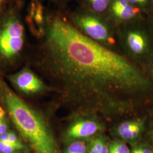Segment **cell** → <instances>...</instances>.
<instances>
[{
    "label": "cell",
    "mask_w": 153,
    "mask_h": 153,
    "mask_svg": "<svg viewBox=\"0 0 153 153\" xmlns=\"http://www.w3.org/2000/svg\"><path fill=\"white\" fill-rule=\"evenodd\" d=\"M2 119H0V121L1 120H2Z\"/></svg>",
    "instance_id": "cell-23"
},
{
    "label": "cell",
    "mask_w": 153,
    "mask_h": 153,
    "mask_svg": "<svg viewBox=\"0 0 153 153\" xmlns=\"http://www.w3.org/2000/svg\"><path fill=\"white\" fill-rule=\"evenodd\" d=\"M152 72L153 74V61H152Z\"/></svg>",
    "instance_id": "cell-22"
},
{
    "label": "cell",
    "mask_w": 153,
    "mask_h": 153,
    "mask_svg": "<svg viewBox=\"0 0 153 153\" xmlns=\"http://www.w3.org/2000/svg\"><path fill=\"white\" fill-rule=\"evenodd\" d=\"M38 39L45 65L67 81L84 111L128 114L134 97L149 87L132 61L83 35L66 11L47 8L44 31Z\"/></svg>",
    "instance_id": "cell-1"
},
{
    "label": "cell",
    "mask_w": 153,
    "mask_h": 153,
    "mask_svg": "<svg viewBox=\"0 0 153 153\" xmlns=\"http://www.w3.org/2000/svg\"><path fill=\"white\" fill-rule=\"evenodd\" d=\"M143 19L116 26L118 44L128 59L138 57L145 54L149 46L146 31L142 27Z\"/></svg>",
    "instance_id": "cell-5"
},
{
    "label": "cell",
    "mask_w": 153,
    "mask_h": 153,
    "mask_svg": "<svg viewBox=\"0 0 153 153\" xmlns=\"http://www.w3.org/2000/svg\"><path fill=\"white\" fill-rule=\"evenodd\" d=\"M144 129V122L141 120H128L122 123L116 129V133L121 139L133 141L141 136Z\"/></svg>",
    "instance_id": "cell-10"
},
{
    "label": "cell",
    "mask_w": 153,
    "mask_h": 153,
    "mask_svg": "<svg viewBox=\"0 0 153 153\" xmlns=\"http://www.w3.org/2000/svg\"><path fill=\"white\" fill-rule=\"evenodd\" d=\"M108 153H131L126 143L119 141H114L108 146Z\"/></svg>",
    "instance_id": "cell-14"
},
{
    "label": "cell",
    "mask_w": 153,
    "mask_h": 153,
    "mask_svg": "<svg viewBox=\"0 0 153 153\" xmlns=\"http://www.w3.org/2000/svg\"><path fill=\"white\" fill-rule=\"evenodd\" d=\"M128 1L142 12L148 11L153 4V0H128Z\"/></svg>",
    "instance_id": "cell-17"
},
{
    "label": "cell",
    "mask_w": 153,
    "mask_h": 153,
    "mask_svg": "<svg viewBox=\"0 0 153 153\" xmlns=\"http://www.w3.org/2000/svg\"><path fill=\"white\" fill-rule=\"evenodd\" d=\"M66 13L73 26L83 35L108 48L119 52L117 50L119 44L116 26L107 18L78 6L74 10L66 11Z\"/></svg>",
    "instance_id": "cell-4"
},
{
    "label": "cell",
    "mask_w": 153,
    "mask_h": 153,
    "mask_svg": "<svg viewBox=\"0 0 153 153\" xmlns=\"http://www.w3.org/2000/svg\"><path fill=\"white\" fill-rule=\"evenodd\" d=\"M12 0H0V13L4 10Z\"/></svg>",
    "instance_id": "cell-20"
},
{
    "label": "cell",
    "mask_w": 153,
    "mask_h": 153,
    "mask_svg": "<svg viewBox=\"0 0 153 153\" xmlns=\"http://www.w3.org/2000/svg\"><path fill=\"white\" fill-rule=\"evenodd\" d=\"M4 98L11 119L37 153H59L57 146L44 121L9 89Z\"/></svg>",
    "instance_id": "cell-2"
},
{
    "label": "cell",
    "mask_w": 153,
    "mask_h": 153,
    "mask_svg": "<svg viewBox=\"0 0 153 153\" xmlns=\"http://www.w3.org/2000/svg\"><path fill=\"white\" fill-rule=\"evenodd\" d=\"M88 148L83 141L77 140L71 143L66 148L65 153H88Z\"/></svg>",
    "instance_id": "cell-12"
},
{
    "label": "cell",
    "mask_w": 153,
    "mask_h": 153,
    "mask_svg": "<svg viewBox=\"0 0 153 153\" xmlns=\"http://www.w3.org/2000/svg\"><path fill=\"white\" fill-rule=\"evenodd\" d=\"M23 0H12L0 13V59L11 61L22 52L27 27L25 22Z\"/></svg>",
    "instance_id": "cell-3"
},
{
    "label": "cell",
    "mask_w": 153,
    "mask_h": 153,
    "mask_svg": "<svg viewBox=\"0 0 153 153\" xmlns=\"http://www.w3.org/2000/svg\"><path fill=\"white\" fill-rule=\"evenodd\" d=\"M4 115H5V112H4V111L0 107V119H3Z\"/></svg>",
    "instance_id": "cell-21"
},
{
    "label": "cell",
    "mask_w": 153,
    "mask_h": 153,
    "mask_svg": "<svg viewBox=\"0 0 153 153\" xmlns=\"http://www.w3.org/2000/svg\"><path fill=\"white\" fill-rule=\"evenodd\" d=\"M47 1L53 8L60 11H68V8L70 4L73 2H77L78 0H45Z\"/></svg>",
    "instance_id": "cell-15"
},
{
    "label": "cell",
    "mask_w": 153,
    "mask_h": 153,
    "mask_svg": "<svg viewBox=\"0 0 153 153\" xmlns=\"http://www.w3.org/2000/svg\"><path fill=\"white\" fill-rule=\"evenodd\" d=\"M8 142L13 143H19V142H21V141L18 139L16 135L14 133L9 132V133Z\"/></svg>",
    "instance_id": "cell-19"
},
{
    "label": "cell",
    "mask_w": 153,
    "mask_h": 153,
    "mask_svg": "<svg viewBox=\"0 0 153 153\" xmlns=\"http://www.w3.org/2000/svg\"><path fill=\"white\" fill-rule=\"evenodd\" d=\"M131 153H153V149L148 144L141 143L134 147Z\"/></svg>",
    "instance_id": "cell-18"
},
{
    "label": "cell",
    "mask_w": 153,
    "mask_h": 153,
    "mask_svg": "<svg viewBox=\"0 0 153 153\" xmlns=\"http://www.w3.org/2000/svg\"><path fill=\"white\" fill-rule=\"evenodd\" d=\"M23 1H24V0H23Z\"/></svg>",
    "instance_id": "cell-24"
},
{
    "label": "cell",
    "mask_w": 153,
    "mask_h": 153,
    "mask_svg": "<svg viewBox=\"0 0 153 153\" xmlns=\"http://www.w3.org/2000/svg\"><path fill=\"white\" fill-rule=\"evenodd\" d=\"M24 148L25 146L21 142L13 143L0 141V153H13Z\"/></svg>",
    "instance_id": "cell-13"
},
{
    "label": "cell",
    "mask_w": 153,
    "mask_h": 153,
    "mask_svg": "<svg viewBox=\"0 0 153 153\" xmlns=\"http://www.w3.org/2000/svg\"><path fill=\"white\" fill-rule=\"evenodd\" d=\"M101 129L99 123L93 120H80L71 125L67 136L71 140H80L91 137Z\"/></svg>",
    "instance_id": "cell-9"
},
{
    "label": "cell",
    "mask_w": 153,
    "mask_h": 153,
    "mask_svg": "<svg viewBox=\"0 0 153 153\" xmlns=\"http://www.w3.org/2000/svg\"><path fill=\"white\" fill-rule=\"evenodd\" d=\"M112 0H78V6L100 16L107 18Z\"/></svg>",
    "instance_id": "cell-11"
},
{
    "label": "cell",
    "mask_w": 153,
    "mask_h": 153,
    "mask_svg": "<svg viewBox=\"0 0 153 153\" xmlns=\"http://www.w3.org/2000/svg\"><path fill=\"white\" fill-rule=\"evenodd\" d=\"M142 13L128 0H112L107 18L117 26L142 19Z\"/></svg>",
    "instance_id": "cell-6"
},
{
    "label": "cell",
    "mask_w": 153,
    "mask_h": 153,
    "mask_svg": "<svg viewBox=\"0 0 153 153\" xmlns=\"http://www.w3.org/2000/svg\"><path fill=\"white\" fill-rule=\"evenodd\" d=\"M12 79L16 86L26 93H36L44 88L43 82L28 68L23 69Z\"/></svg>",
    "instance_id": "cell-8"
},
{
    "label": "cell",
    "mask_w": 153,
    "mask_h": 153,
    "mask_svg": "<svg viewBox=\"0 0 153 153\" xmlns=\"http://www.w3.org/2000/svg\"><path fill=\"white\" fill-rule=\"evenodd\" d=\"M93 142L97 153H108L109 149L108 146L105 141L104 138L102 136L97 137L92 140Z\"/></svg>",
    "instance_id": "cell-16"
},
{
    "label": "cell",
    "mask_w": 153,
    "mask_h": 153,
    "mask_svg": "<svg viewBox=\"0 0 153 153\" xmlns=\"http://www.w3.org/2000/svg\"><path fill=\"white\" fill-rule=\"evenodd\" d=\"M44 0H29L24 16L26 27L37 38H40L44 31L47 8L44 5Z\"/></svg>",
    "instance_id": "cell-7"
}]
</instances>
